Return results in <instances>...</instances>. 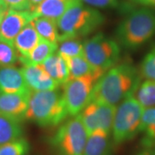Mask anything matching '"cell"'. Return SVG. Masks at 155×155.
I'll list each match as a JSON object with an SVG mask.
<instances>
[{
	"label": "cell",
	"mask_w": 155,
	"mask_h": 155,
	"mask_svg": "<svg viewBox=\"0 0 155 155\" xmlns=\"http://www.w3.org/2000/svg\"><path fill=\"white\" fill-rule=\"evenodd\" d=\"M8 9L9 8L5 5H0V23L2 22Z\"/></svg>",
	"instance_id": "cell-30"
},
{
	"label": "cell",
	"mask_w": 155,
	"mask_h": 155,
	"mask_svg": "<svg viewBox=\"0 0 155 155\" xmlns=\"http://www.w3.org/2000/svg\"><path fill=\"white\" fill-rule=\"evenodd\" d=\"M65 61H66L68 68L70 79L76 78L84 76V75L95 74V73L104 74V73L96 71L89 63V62L87 61L84 56L68 58Z\"/></svg>",
	"instance_id": "cell-21"
},
{
	"label": "cell",
	"mask_w": 155,
	"mask_h": 155,
	"mask_svg": "<svg viewBox=\"0 0 155 155\" xmlns=\"http://www.w3.org/2000/svg\"><path fill=\"white\" fill-rule=\"evenodd\" d=\"M33 23L40 38L58 45L59 33L56 21L46 17H38L34 19Z\"/></svg>",
	"instance_id": "cell-20"
},
{
	"label": "cell",
	"mask_w": 155,
	"mask_h": 155,
	"mask_svg": "<svg viewBox=\"0 0 155 155\" xmlns=\"http://www.w3.org/2000/svg\"><path fill=\"white\" fill-rule=\"evenodd\" d=\"M30 93L0 94V115L22 122L28 111Z\"/></svg>",
	"instance_id": "cell-10"
},
{
	"label": "cell",
	"mask_w": 155,
	"mask_h": 155,
	"mask_svg": "<svg viewBox=\"0 0 155 155\" xmlns=\"http://www.w3.org/2000/svg\"><path fill=\"white\" fill-rule=\"evenodd\" d=\"M43 0H29V2H30V7H31V11L33 10L35 7L38 6L39 4H40Z\"/></svg>",
	"instance_id": "cell-32"
},
{
	"label": "cell",
	"mask_w": 155,
	"mask_h": 155,
	"mask_svg": "<svg viewBox=\"0 0 155 155\" xmlns=\"http://www.w3.org/2000/svg\"><path fill=\"white\" fill-rule=\"evenodd\" d=\"M2 2L9 9L31 12L29 0H2Z\"/></svg>",
	"instance_id": "cell-28"
},
{
	"label": "cell",
	"mask_w": 155,
	"mask_h": 155,
	"mask_svg": "<svg viewBox=\"0 0 155 155\" xmlns=\"http://www.w3.org/2000/svg\"><path fill=\"white\" fill-rule=\"evenodd\" d=\"M135 98L144 109L155 107V81H141L137 91Z\"/></svg>",
	"instance_id": "cell-22"
},
{
	"label": "cell",
	"mask_w": 155,
	"mask_h": 155,
	"mask_svg": "<svg viewBox=\"0 0 155 155\" xmlns=\"http://www.w3.org/2000/svg\"><path fill=\"white\" fill-rule=\"evenodd\" d=\"M85 5L96 9H116L121 7L120 0H79Z\"/></svg>",
	"instance_id": "cell-27"
},
{
	"label": "cell",
	"mask_w": 155,
	"mask_h": 155,
	"mask_svg": "<svg viewBox=\"0 0 155 155\" xmlns=\"http://www.w3.org/2000/svg\"><path fill=\"white\" fill-rule=\"evenodd\" d=\"M0 5H5V3L3 2L2 0H0Z\"/></svg>",
	"instance_id": "cell-33"
},
{
	"label": "cell",
	"mask_w": 155,
	"mask_h": 155,
	"mask_svg": "<svg viewBox=\"0 0 155 155\" xmlns=\"http://www.w3.org/2000/svg\"><path fill=\"white\" fill-rule=\"evenodd\" d=\"M69 116L59 88L51 91H31L25 119L42 127L61 125Z\"/></svg>",
	"instance_id": "cell-4"
},
{
	"label": "cell",
	"mask_w": 155,
	"mask_h": 155,
	"mask_svg": "<svg viewBox=\"0 0 155 155\" xmlns=\"http://www.w3.org/2000/svg\"><path fill=\"white\" fill-rule=\"evenodd\" d=\"M0 24H1V23H0Z\"/></svg>",
	"instance_id": "cell-34"
},
{
	"label": "cell",
	"mask_w": 155,
	"mask_h": 155,
	"mask_svg": "<svg viewBox=\"0 0 155 155\" xmlns=\"http://www.w3.org/2000/svg\"><path fill=\"white\" fill-rule=\"evenodd\" d=\"M83 44L84 57L96 71L104 73L120 62L121 46L102 32L87 39Z\"/></svg>",
	"instance_id": "cell-6"
},
{
	"label": "cell",
	"mask_w": 155,
	"mask_h": 155,
	"mask_svg": "<svg viewBox=\"0 0 155 155\" xmlns=\"http://www.w3.org/2000/svg\"><path fill=\"white\" fill-rule=\"evenodd\" d=\"M29 150L28 141L20 137L0 146V155H26Z\"/></svg>",
	"instance_id": "cell-24"
},
{
	"label": "cell",
	"mask_w": 155,
	"mask_h": 155,
	"mask_svg": "<svg viewBox=\"0 0 155 155\" xmlns=\"http://www.w3.org/2000/svg\"><path fill=\"white\" fill-rule=\"evenodd\" d=\"M121 48L139 49L155 36V9L138 6L121 19L115 31Z\"/></svg>",
	"instance_id": "cell-2"
},
{
	"label": "cell",
	"mask_w": 155,
	"mask_h": 155,
	"mask_svg": "<svg viewBox=\"0 0 155 155\" xmlns=\"http://www.w3.org/2000/svg\"><path fill=\"white\" fill-rule=\"evenodd\" d=\"M40 65L60 86H63L69 81L70 75L66 61L57 52Z\"/></svg>",
	"instance_id": "cell-16"
},
{
	"label": "cell",
	"mask_w": 155,
	"mask_h": 155,
	"mask_svg": "<svg viewBox=\"0 0 155 155\" xmlns=\"http://www.w3.org/2000/svg\"><path fill=\"white\" fill-rule=\"evenodd\" d=\"M21 71L31 91H51L59 88L60 85L40 65H23Z\"/></svg>",
	"instance_id": "cell-12"
},
{
	"label": "cell",
	"mask_w": 155,
	"mask_h": 155,
	"mask_svg": "<svg viewBox=\"0 0 155 155\" xmlns=\"http://www.w3.org/2000/svg\"><path fill=\"white\" fill-rule=\"evenodd\" d=\"M101 74H90L70 79L63 85V96L69 116L78 115L91 101L95 84Z\"/></svg>",
	"instance_id": "cell-8"
},
{
	"label": "cell",
	"mask_w": 155,
	"mask_h": 155,
	"mask_svg": "<svg viewBox=\"0 0 155 155\" xmlns=\"http://www.w3.org/2000/svg\"><path fill=\"white\" fill-rule=\"evenodd\" d=\"M137 155H155V147L144 149V150L139 152Z\"/></svg>",
	"instance_id": "cell-31"
},
{
	"label": "cell",
	"mask_w": 155,
	"mask_h": 155,
	"mask_svg": "<svg viewBox=\"0 0 155 155\" xmlns=\"http://www.w3.org/2000/svg\"><path fill=\"white\" fill-rule=\"evenodd\" d=\"M58 50V45L40 39V42L32 50L28 58H19V61L23 65H40L48 58L55 54Z\"/></svg>",
	"instance_id": "cell-17"
},
{
	"label": "cell",
	"mask_w": 155,
	"mask_h": 155,
	"mask_svg": "<svg viewBox=\"0 0 155 155\" xmlns=\"http://www.w3.org/2000/svg\"><path fill=\"white\" fill-rule=\"evenodd\" d=\"M139 70L142 79L155 81V46L144 56Z\"/></svg>",
	"instance_id": "cell-26"
},
{
	"label": "cell",
	"mask_w": 155,
	"mask_h": 155,
	"mask_svg": "<svg viewBox=\"0 0 155 155\" xmlns=\"http://www.w3.org/2000/svg\"><path fill=\"white\" fill-rule=\"evenodd\" d=\"M104 22L105 17L98 9L74 0L57 21L59 42L65 39H81L88 36L96 32Z\"/></svg>",
	"instance_id": "cell-3"
},
{
	"label": "cell",
	"mask_w": 155,
	"mask_h": 155,
	"mask_svg": "<svg viewBox=\"0 0 155 155\" xmlns=\"http://www.w3.org/2000/svg\"><path fill=\"white\" fill-rule=\"evenodd\" d=\"M34 19L32 12L9 9L0 24V40L14 45L17 35Z\"/></svg>",
	"instance_id": "cell-9"
},
{
	"label": "cell",
	"mask_w": 155,
	"mask_h": 155,
	"mask_svg": "<svg viewBox=\"0 0 155 155\" xmlns=\"http://www.w3.org/2000/svg\"><path fill=\"white\" fill-rule=\"evenodd\" d=\"M73 2L74 0H43L31 12L35 19L46 17L57 22Z\"/></svg>",
	"instance_id": "cell-15"
},
{
	"label": "cell",
	"mask_w": 155,
	"mask_h": 155,
	"mask_svg": "<svg viewBox=\"0 0 155 155\" xmlns=\"http://www.w3.org/2000/svg\"><path fill=\"white\" fill-rule=\"evenodd\" d=\"M110 133L98 129L89 135L83 155H114Z\"/></svg>",
	"instance_id": "cell-13"
},
{
	"label": "cell",
	"mask_w": 155,
	"mask_h": 155,
	"mask_svg": "<svg viewBox=\"0 0 155 155\" xmlns=\"http://www.w3.org/2000/svg\"><path fill=\"white\" fill-rule=\"evenodd\" d=\"M57 53L63 59L84 56L83 44L78 38H69L58 42Z\"/></svg>",
	"instance_id": "cell-23"
},
{
	"label": "cell",
	"mask_w": 155,
	"mask_h": 155,
	"mask_svg": "<svg viewBox=\"0 0 155 155\" xmlns=\"http://www.w3.org/2000/svg\"><path fill=\"white\" fill-rule=\"evenodd\" d=\"M144 111L134 96L128 97L116 106L111 131L114 146L124 144L140 134Z\"/></svg>",
	"instance_id": "cell-5"
},
{
	"label": "cell",
	"mask_w": 155,
	"mask_h": 155,
	"mask_svg": "<svg viewBox=\"0 0 155 155\" xmlns=\"http://www.w3.org/2000/svg\"><path fill=\"white\" fill-rule=\"evenodd\" d=\"M141 81L139 70L131 62H119L97 81L91 101L116 106L128 97L134 96Z\"/></svg>",
	"instance_id": "cell-1"
},
{
	"label": "cell",
	"mask_w": 155,
	"mask_h": 155,
	"mask_svg": "<svg viewBox=\"0 0 155 155\" xmlns=\"http://www.w3.org/2000/svg\"><path fill=\"white\" fill-rule=\"evenodd\" d=\"M19 60L14 45L0 40V68L13 65Z\"/></svg>",
	"instance_id": "cell-25"
},
{
	"label": "cell",
	"mask_w": 155,
	"mask_h": 155,
	"mask_svg": "<svg viewBox=\"0 0 155 155\" xmlns=\"http://www.w3.org/2000/svg\"><path fill=\"white\" fill-rule=\"evenodd\" d=\"M131 3L137 6H142L155 9V0H129Z\"/></svg>",
	"instance_id": "cell-29"
},
{
	"label": "cell",
	"mask_w": 155,
	"mask_h": 155,
	"mask_svg": "<svg viewBox=\"0 0 155 155\" xmlns=\"http://www.w3.org/2000/svg\"><path fill=\"white\" fill-rule=\"evenodd\" d=\"M88 133L78 116L63 122L50 139L56 155H83Z\"/></svg>",
	"instance_id": "cell-7"
},
{
	"label": "cell",
	"mask_w": 155,
	"mask_h": 155,
	"mask_svg": "<svg viewBox=\"0 0 155 155\" xmlns=\"http://www.w3.org/2000/svg\"><path fill=\"white\" fill-rule=\"evenodd\" d=\"M33 21L26 25L17 35L14 41V46L18 52L19 58H28L40 40Z\"/></svg>",
	"instance_id": "cell-14"
},
{
	"label": "cell",
	"mask_w": 155,
	"mask_h": 155,
	"mask_svg": "<svg viewBox=\"0 0 155 155\" xmlns=\"http://www.w3.org/2000/svg\"><path fill=\"white\" fill-rule=\"evenodd\" d=\"M141 145L147 148L155 147V107L144 109L141 120Z\"/></svg>",
	"instance_id": "cell-18"
},
{
	"label": "cell",
	"mask_w": 155,
	"mask_h": 155,
	"mask_svg": "<svg viewBox=\"0 0 155 155\" xmlns=\"http://www.w3.org/2000/svg\"><path fill=\"white\" fill-rule=\"evenodd\" d=\"M21 122L0 115V146L22 137Z\"/></svg>",
	"instance_id": "cell-19"
},
{
	"label": "cell",
	"mask_w": 155,
	"mask_h": 155,
	"mask_svg": "<svg viewBox=\"0 0 155 155\" xmlns=\"http://www.w3.org/2000/svg\"><path fill=\"white\" fill-rule=\"evenodd\" d=\"M30 91L21 69L13 65L0 68V94H28Z\"/></svg>",
	"instance_id": "cell-11"
}]
</instances>
